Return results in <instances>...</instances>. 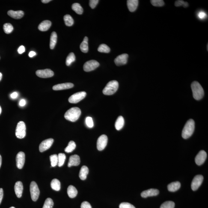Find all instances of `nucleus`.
<instances>
[{
  "label": "nucleus",
  "mask_w": 208,
  "mask_h": 208,
  "mask_svg": "<svg viewBox=\"0 0 208 208\" xmlns=\"http://www.w3.org/2000/svg\"><path fill=\"white\" fill-rule=\"evenodd\" d=\"M67 193L70 198H75L77 195V190L73 185H69L67 188Z\"/></svg>",
  "instance_id": "23"
},
{
  "label": "nucleus",
  "mask_w": 208,
  "mask_h": 208,
  "mask_svg": "<svg viewBox=\"0 0 208 208\" xmlns=\"http://www.w3.org/2000/svg\"><path fill=\"white\" fill-rule=\"evenodd\" d=\"M76 147V144L74 141H69L67 147L64 149L65 152L67 153H71L75 150Z\"/></svg>",
  "instance_id": "31"
},
{
  "label": "nucleus",
  "mask_w": 208,
  "mask_h": 208,
  "mask_svg": "<svg viewBox=\"0 0 208 208\" xmlns=\"http://www.w3.org/2000/svg\"><path fill=\"white\" fill-rule=\"evenodd\" d=\"M16 165L19 169L23 168L25 161V155L23 152H20L18 153L16 158Z\"/></svg>",
  "instance_id": "13"
},
{
  "label": "nucleus",
  "mask_w": 208,
  "mask_h": 208,
  "mask_svg": "<svg viewBox=\"0 0 208 208\" xmlns=\"http://www.w3.org/2000/svg\"><path fill=\"white\" fill-rule=\"evenodd\" d=\"M181 184L179 182H172L168 185V189L170 192H175L180 188Z\"/></svg>",
  "instance_id": "24"
},
{
  "label": "nucleus",
  "mask_w": 208,
  "mask_h": 208,
  "mask_svg": "<svg viewBox=\"0 0 208 208\" xmlns=\"http://www.w3.org/2000/svg\"><path fill=\"white\" fill-rule=\"evenodd\" d=\"M36 75L39 77L46 78L52 77L54 76V73L51 69H47L37 71Z\"/></svg>",
  "instance_id": "11"
},
{
  "label": "nucleus",
  "mask_w": 208,
  "mask_h": 208,
  "mask_svg": "<svg viewBox=\"0 0 208 208\" xmlns=\"http://www.w3.org/2000/svg\"><path fill=\"white\" fill-rule=\"evenodd\" d=\"M51 186L52 189L56 191H59L61 189V183L58 179H55L52 180Z\"/></svg>",
  "instance_id": "29"
},
{
  "label": "nucleus",
  "mask_w": 208,
  "mask_h": 208,
  "mask_svg": "<svg viewBox=\"0 0 208 208\" xmlns=\"http://www.w3.org/2000/svg\"><path fill=\"white\" fill-rule=\"evenodd\" d=\"M119 208H136L135 206L131 203L128 202H123L121 203Z\"/></svg>",
  "instance_id": "43"
},
{
  "label": "nucleus",
  "mask_w": 208,
  "mask_h": 208,
  "mask_svg": "<svg viewBox=\"0 0 208 208\" xmlns=\"http://www.w3.org/2000/svg\"><path fill=\"white\" fill-rule=\"evenodd\" d=\"M175 5L176 7L181 6H182L185 8H186L188 6V4L187 2H184L182 0H179V1H175Z\"/></svg>",
  "instance_id": "41"
},
{
  "label": "nucleus",
  "mask_w": 208,
  "mask_h": 208,
  "mask_svg": "<svg viewBox=\"0 0 208 208\" xmlns=\"http://www.w3.org/2000/svg\"><path fill=\"white\" fill-rule=\"evenodd\" d=\"M81 114L80 109L79 108L75 107L66 111L64 114V117L69 121L75 122L79 119Z\"/></svg>",
  "instance_id": "1"
},
{
  "label": "nucleus",
  "mask_w": 208,
  "mask_h": 208,
  "mask_svg": "<svg viewBox=\"0 0 208 208\" xmlns=\"http://www.w3.org/2000/svg\"><path fill=\"white\" fill-rule=\"evenodd\" d=\"M99 64L96 60H90L85 63L83 66V69L86 72H90L94 70L99 67Z\"/></svg>",
  "instance_id": "8"
},
{
  "label": "nucleus",
  "mask_w": 208,
  "mask_h": 208,
  "mask_svg": "<svg viewBox=\"0 0 208 208\" xmlns=\"http://www.w3.org/2000/svg\"><path fill=\"white\" fill-rule=\"evenodd\" d=\"M159 193V190L154 188H151L146 191H143L141 194V196L143 198H147L149 197L155 196Z\"/></svg>",
  "instance_id": "16"
},
{
  "label": "nucleus",
  "mask_w": 208,
  "mask_h": 208,
  "mask_svg": "<svg viewBox=\"0 0 208 208\" xmlns=\"http://www.w3.org/2000/svg\"><path fill=\"white\" fill-rule=\"evenodd\" d=\"M10 208H15L14 207H13V206H12V207H10Z\"/></svg>",
  "instance_id": "56"
},
{
  "label": "nucleus",
  "mask_w": 208,
  "mask_h": 208,
  "mask_svg": "<svg viewBox=\"0 0 208 208\" xmlns=\"http://www.w3.org/2000/svg\"><path fill=\"white\" fill-rule=\"evenodd\" d=\"M89 169L88 167L86 166H83L81 167L79 171V177L82 180H85L87 179V175L88 174Z\"/></svg>",
  "instance_id": "25"
},
{
  "label": "nucleus",
  "mask_w": 208,
  "mask_h": 208,
  "mask_svg": "<svg viewBox=\"0 0 208 208\" xmlns=\"http://www.w3.org/2000/svg\"><path fill=\"white\" fill-rule=\"evenodd\" d=\"M57 41V35L55 32H53L51 34L50 42V48L51 49L55 48Z\"/></svg>",
  "instance_id": "28"
},
{
  "label": "nucleus",
  "mask_w": 208,
  "mask_h": 208,
  "mask_svg": "<svg viewBox=\"0 0 208 208\" xmlns=\"http://www.w3.org/2000/svg\"><path fill=\"white\" fill-rule=\"evenodd\" d=\"M51 25V22L50 21H44L39 25L38 29L41 31H46L49 29Z\"/></svg>",
  "instance_id": "22"
},
{
  "label": "nucleus",
  "mask_w": 208,
  "mask_h": 208,
  "mask_svg": "<svg viewBox=\"0 0 208 208\" xmlns=\"http://www.w3.org/2000/svg\"><path fill=\"white\" fill-rule=\"evenodd\" d=\"M127 6L129 10L131 12L135 11L138 6V0H128L127 1Z\"/></svg>",
  "instance_id": "21"
},
{
  "label": "nucleus",
  "mask_w": 208,
  "mask_h": 208,
  "mask_svg": "<svg viewBox=\"0 0 208 208\" xmlns=\"http://www.w3.org/2000/svg\"><path fill=\"white\" fill-rule=\"evenodd\" d=\"M119 87L118 82L114 80L110 81L104 88L102 93L106 95H111L114 94L117 91Z\"/></svg>",
  "instance_id": "4"
},
{
  "label": "nucleus",
  "mask_w": 208,
  "mask_h": 208,
  "mask_svg": "<svg viewBox=\"0 0 208 208\" xmlns=\"http://www.w3.org/2000/svg\"><path fill=\"white\" fill-rule=\"evenodd\" d=\"M36 55V52L33 51H31V52H29V56L30 57V58H32V57H34Z\"/></svg>",
  "instance_id": "51"
},
{
  "label": "nucleus",
  "mask_w": 208,
  "mask_h": 208,
  "mask_svg": "<svg viewBox=\"0 0 208 208\" xmlns=\"http://www.w3.org/2000/svg\"><path fill=\"white\" fill-rule=\"evenodd\" d=\"M86 123L88 127L91 128L94 126V123L92 118L90 117H87L86 119Z\"/></svg>",
  "instance_id": "42"
},
{
  "label": "nucleus",
  "mask_w": 208,
  "mask_h": 208,
  "mask_svg": "<svg viewBox=\"0 0 208 208\" xmlns=\"http://www.w3.org/2000/svg\"><path fill=\"white\" fill-rule=\"evenodd\" d=\"M80 163V159L78 155H72L69 158L68 167H70L73 166H78L79 165Z\"/></svg>",
  "instance_id": "18"
},
{
  "label": "nucleus",
  "mask_w": 208,
  "mask_h": 208,
  "mask_svg": "<svg viewBox=\"0 0 208 208\" xmlns=\"http://www.w3.org/2000/svg\"><path fill=\"white\" fill-rule=\"evenodd\" d=\"M18 95V93L16 92H15L12 93L11 95H10V97L12 99H15L17 97Z\"/></svg>",
  "instance_id": "49"
},
{
  "label": "nucleus",
  "mask_w": 208,
  "mask_h": 208,
  "mask_svg": "<svg viewBox=\"0 0 208 208\" xmlns=\"http://www.w3.org/2000/svg\"><path fill=\"white\" fill-rule=\"evenodd\" d=\"M76 60L75 54L73 52L69 53L66 59V65L67 66H70L72 63L74 62Z\"/></svg>",
  "instance_id": "33"
},
{
  "label": "nucleus",
  "mask_w": 208,
  "mask_h": 208,
  "mask_svg": "<svg viewBox=\"0 0 208 208\" xmlns=\"http://www.w3.org/2000/svg\"><path fill=\"white\" fill-rule=\"evenodd\" d=\"M66 159V155L64 153H60L58 155V164L59 167H61L64 165Z\"/></svg>",
  "instance_id": "34"
},
{
  "label": "nucleus",
  "mask_w": 208,
  "mask_h": 208,
  "mask_svg": "<svg viewBox=\"0 0 208 208\" xmlns=\"http://www.w3.org/2000/svg\"><path fill=\"white\" fill-rule=\"evenodd\" d=\"M207 157V154L204 150L200 151L196 156L195 162L198 165H201L204 163Z\"/></svg>",
  "instance_id": "14"
},
{
  "label": "nucleus",
  "mask_w": 208,
  "mask_h": 208,
  "mask_svg": "<svg viewBox=\"0 0 208 208\" xmlns=\"http://www.w3.org/2000/svg\"><path fill=\"white\" fill-rule=\"evenodd\" d=\"M16 135L17 138L22 139L26 135V126L23 121L19 122L17 126Z\"/></svg>",
  "instance_id": "5"
},
{
  "label": "nucleus",
  "mask_w": 208,
  "mask_h": 208,
  "mask_svg": "<svg viewBox=\"0 0 208 208\" xmlns=\"http://www.w3.org/2000/svg\"><path fill=\"white\" fill-rule=\"evenodd\" d=\"M54 205L53 200L49 198L45 200L43 208H52Z\"/></svg>",
  "instance_id": "38"
},
{
  "label": "nucleus",
  "mask_w": 208,
  "mask_h": 208,
  "mask_svg": "<svg viewBox=\"0 0 208 208\" xmlns=\"http://www.w3.org/2000/svg\"><path fill=\"white\" fill-rule=\"evenodd\" d=\"M129 55L127 54H123L118 56L114 60V63L116 65L120 66L126 64L127 62Z\"/></svg>",
  "instance_id": "15"
},
{
  "label": "nucleus",
  "mask_w": 208,
  "mask_h": 208,
  "mask_svg": "<svg viewBox=\"0 0 208 208\" xmlns=\"http://www.w3.org/2000/svg\"><path fill=\"white\" fill-rule=\"evenodd\" d=\"M98 50L99 52L107 53L110 52V49L107 45L105 44H102L98 48Z\"/></svg>",
  "instance_id": "35"
},
{
  "label": "nucleus",
  "mask_w": 208,
  "mask_h": 208,
  "mask_svg": "<svg viewBox=\"0 0 208 208\" xmlns=\"http://www.w3.org/2000/svg\"><path fill=\"white\" fill-rule=\"evenodd\" d=\"M125 123L124 119L123 117L120 116L117 117L116 121L115 127L117 130H120L122 129Z\"/></svg>",
  "instance_id": "26"
},
{
  "label": "nucleus",
  "mask_w": 208,
  "mask_h": 208,
  "mask_svg": "<svg viewBox=\"0 0 208 208\" xmlns=\"http://www.w3.org/2000/svg\"><path fill=\"white\" fill-rule=\"evenodd\" d=\"M151 3L152 5L155 7H162L165 4L162 0H152Z\"/></svg>",
  "instance_id": "40"
},
{
  "label": "nucleus",
  "mask_w": 208,
  "mask_h": 208,
  "mask_svg": "<svg viewBox=\"0 0 208 208\" xmlns=\"http://www.w3.org/2000/svg\"><path fill=\"white\" fill-rule=\"evenodd\" d=\"M72 9L74 11H75L78 14H82L83 10V7L81 6L80 4L76 3L73 4L72 6Z\"/></svg>",
  "instance_id": "30"
},
{
  "label": "nucleus",
  "mask_w": 208,
  "mask_h": 208,
  "mask_svg": "<svg viewBox=\"0 0 208 208\" xmlns=\"http://www.w3.org/2000/svg\"><path fill=\"white\" fill-rule=\"evenodd\" d=\"M7 14L13 19H20L24 16V13L22 10L13 11V10H10L7 12Z\"/></svg>",
  "instance_id": "20"
},
{
  "label": "nucleus",
  "mask_w": 208,
  "mask_h": 208,
  "mask_svg": "<svg viewBox=\"0 0 208 208\" xmlns=\"http://www.w3.org/2000/svg\"><path fill=\"white\" fill-rule=\"evenodd\" d=\"M74 87V84L71 83H64L60 84H56L53 86L52 89L54 90L57 91V90H61L66 89H69L73 88Z\"/></svg>",
  "instance_id": "17"
},
{
  "label": "nucleus",
  "mask_w": 208,
  "mask_h": 208,
  "mask_svg": "<svg viewBox=\"0 0 208 208\" xmlns=\"http://www.w3.org/2000/svg\"><path fill=\"white\" fill-rule=\"evenodd\" d=\"M2 74L1 73V72H0V81L1 80V79H2Z\"/></svg>",
  "instance_id": "54"
},
{
  "label": "nucleus",
  "mask_w": 208,
  "mask_h": 208,
  "mask_svg": "<svg viewBox=\"0 0 208 208\" xmlns=\"http://www.w3.org/2000/svg\"><path fill=\"white\" fill-rule=\"evenodd\" d=\"M65 24L67 26H71L73 25L74 20L70 15L67 14L64 17Z\"/></svg>",
  "instance_id": "32"
},
{
  "label": "nucleus",
  "mask_w": 208,
  "mask_h": 208,
  "mask_svg": "<svg viewBox=\"0 0 208 208\" xmlns=\"http://www.w3.org/2000/svg\"><path fill=\"white\" fill-rule=\"evenodd\" d=\"M13 29V25L10 23H6L4 25V31L6 34H9L12 33Z\"/></svg>",
  "instance_id": "37"
},
{
  "label": "nucleus",
  "mask_w": 208,
  "mask_h": 208,
  "mask_svg": "<svg viewBox=\"0 0 208 208\" xmlns=\"http://www.w3.org/2000/svg\"><path fill=\"white\" fill-rule=\"evenodd\" d=\"M3 190L2 188H0V204H1V202H2L3 197Z\"/></svg>",
  "instance_id": "48"
},
{
  "label": "nucleus",
  "mask_w": 208,
  "mask_h": 208,
  "mask_svg": "<svg viewBox=\"0 0 208 208\" xmlns=\"http://www.w3.org/2000/svg\"><path fill=\"white\" fill-rule=\"evenodd\" d=\"M25 48L23 46H21L19 47V49H18V52L20 54L23 53V52H25Z\"/></svg>",
  "instance_id": "47"
},
{
  "label": "nucleus",
  "mask_w": 208,
  "mask_h": 208,
  "mask_svg": "<svg viewBox=\"0 0 208 208\" xmlns=\"http://www.w3.org/2000/svg\"><path fill=\"white\" fill-rule=\"evenodd\" d=\"M88 37H84L83 40L80 46L81 51L84 53H87L88 51Z\"/></svg>",
  "instance_id": "27"
},
{
  "label": "nucleus",
  "mask_w": 208,
  "mask_h": 208,
  "mask_svg": "<svg viewBox=\"0 0 208 208\" xmlns=\"http://www.w3.org/2000/svg\"><path fill=\"white\" fill-rule=\"evenodd\" d=\"M99 1L98 0H90L89 5L92 9H94L97 6Z\"/></svg>",
  "instance_id": "44"
},
{
  "label": "nucleus",
  "mask_w": 208,
  "mask_h": 208,
  "mask_svg": "<svg viewBox=\"0 0 208 208\" xmlns=\"http://www.w3.org/2000/svg\"><path fill=\"white\" fill-rule=\"evenodd\" d=\"M51 165L52 167H55L58 164V155L56 154H54L51 155L50 156Z\"/></svg>",
  "instance_id": "36"
},
{
  "label": "nucleus",
  "mask_w": 208,
  "mask_h": 208,
  "mask_svg": "<svg viewBox=\"0 0 208 208\" xmlns=\"http://www.w3.org/2000/svg\"><path fill=\"white\" fill-rule=\"evenodd\" d=\"M1 164H2V157L0 155V168H1Z\"/></svg>",
  "instance_id": "53"
},
{
  "label": "nucleus",
  "mask_w": 208,
  "mask_h": 208,
  "mask_svg": "<svg viewBox=\"0 0 208 208\" xmlns=\"http://www.w3.org/2000/svg\"><path fill=\"white\" fill-rule=\"evenodd\" d=\"M195 129V122L192 119L188 120L182 132V137L184 139H187L192 135Z\"/></svg>",
  "instance_id": "3"
},
{
  "label": "nucleus",
  "mask_w": 208,
  "mask_h": 208,
  "mask_svg": "<svg viewBox=\"0 0 208 208\" xmlns=\"http://www.w3.org/2000/svg\"><path fill=\"white\" fill-rule=\"evenodd\" d=\"M1 112H2V109H1V107L0 106V114H1Z\"/></svg>",
  "instance_id": "55"
},
{
  "label": "nucleus",
  "mask_w": 208,
  "mask_h": 208,
  "mask_svg": "<svg viewBox=\"0 0 208 208\" xmlns=\"http://www.w3.org/2000/svg\"><path fill=\"white\" fill-rule=\"evenodd\" d=\"M108 137L105 135H102L98 138L97 142L98 150L102 151L106 147L108 143Z\"/></svg>",
  "instance_id": "9"
},
{
  "label": "nucleus",
  "mask_w": 208,
  "mask_h": 208,
  "mask_svg": "<svg viewBox=\"0 0 208 208\" xmlns=\"http://www.w3.org/2000/svg\"><path fill=\"white\" fill-rule=\"evenodd\" d=\"M175 206V204L174 202L168 201L162 203L160 208H174Z\"/></svg>",
  "instance_id": "39"
},
{
  "label": "nucleus",
  "mask_w": 208,
  "mask_h": 208,
  "mask_svg": "<svg viewBox=\"0 0 208 208\" xmlns=\"http://www.w3.org/2000/svg\"><path fill=\"white\" fill-rule=\"evenodd\" d=\"M191 88L194 98L199 100L202 98L204 96V90L199 83L197 81H194L191 84Z\"/></svg>",
  "instance_id": "2"
},
{
  "label": "nucleus",
  "mask_w": 208,
  "mask_h": 208,
  "mask_svg": "<svg viewBox=\"0 0 208 208\" xmlns=\"http://www.w3.org/2000/svg\"><path fill=\"white\" fill-rule=\"evenodd\" d=\"M203 180V176L200 175L194 177L191 183V188L193 191H195L198 189L202 183Z\"/></svg>",
  "instance_id": "10"
},
{
  "label": "nucleus",
  "mask_w": 208,
  "mask_h": 208,
  "mask_svg": "<svg viewBox=\"0 0 208 208\" xmlns=\"http://www.w3.org/2000/svg\"><path fill=\"white\" fill-rule=\"evenodd\" d=\"M81 208H92L91 205L88 202L84 201L81 203Z\"/></svg>",
  "instance_id": "45"
},
{
  "label": "nucleus",
  "mask_w": 208,
  "mask_h": 208,
  "mask_svg": "<svg viewBox=\"0 0 208 208\" xmlns=\"http://www.w3.org/2000/svg\"><path fill=\"white\" fill-rule=\"evenodd\" d=\"M30 191L32 199L33 201H37L40 195V191L37 183L34 181L31 182Z\"/></svg>",
  "instance_id": "6"
},
{
  "label": "nucleus",
  "mask_w": 208,
  "mask_h": 208,
  "mask_svg": "<svg viewBox=\"0 0 208 208\" xmlns=\"http://www.w3.org/2000/svg\"><path fill=\"white\" fill-rule=\"evenodd\" d=\"M87 95L85 91H81L75 93L69 98L68 101L71 103H77L83 99Z\"/></svg>",
  "instance_id": "7"
},
{
  "label": "nucleus",
  "mask_w": 208,
  "mask_h": 208,
  "mask_svg": "<svg viewBox=\"0 0 208 208\" xmlns=\"http://www.w3.org/2000/svg\"><path fill=\"white\" fill-rule=\"evenodd\" d=\"M51 1V0H42L41 2L43 3L46 4L50 2Z\"/></svg>",
  "instance_id": "52"
},
{
  "label": "nucleus",
  "mask_w": 208,
  "mask_h": 208,
  "mask_svg": "<svg viewBox=\"0 0 208 208\" xmlns=\"http://www.w3.org/2000/svg\"><path fill=\"white\" fill-rule=\"evenodd\" d=\"M23 190V186L22 182H17L14 186V191L17 197L18 198H21L22 197Z\"/></svg>",
  "instance_id": "19"
},
{
  "label": "nucleus",
  "mask_w": 208,
  "mask_h": 208,
  "mask_svg": "<svg viewBox=\"0 0 208 208\" xmlns=\"http://www.w3.org/2000/svg\"><path fill=\"white\" fill-rule=\"evenodd\" d=\"M52 138H49L44 140L40 143L39 147V150L40 152H43L49 149L52 146L54 142Z\"/></svg>",
  "instance_id": "12"
},
{
  "label": "nucleus",
  "mask_w": 208,
  "mask_h": 208,
  "mask_svg": "<svg viewBox=\"0 0 208 208\" xmlns=\"http://www.w3.org/2000/svg\"><path fill=\"white\" fill-rule=\"evenodd\" d=\"M198 17L200 19H203L206 17V15L204 11H200L197 14Z\"/></svg>",
  "instance_id": "46"
},
{
  "label": "nucleus",
  "mask_w": 208,
  "mask_h": 208,
  "mask_svg": "<svg viewBox=\"0 0 208 208\" xmlns=\"http://www.w3.org/2000/svg\"><path fill=\"white\" fill-rule=\"evenodd\" d=\"M26 104V102H25V100L24 99H22L19 102V105L21 106H24Z\"/></svg>",
  "instance_id": "50"
}]
</instances>
